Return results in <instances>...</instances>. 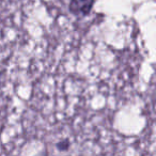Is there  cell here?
I'll return each mask as SVG.
<instances>
[{
    "label": "cell",
    "instance_id": "1",
    "mask_svg": "<svg viewBox=\"0 0 156 156\" xmlns=\"http://www.w3.org/2000/svg\"><path fill=\"white\" fill-rule=\"evenodd\" d=\"M93 0H73L71 9L74 12H85L87 13L91 8Z\"/></svg>",
    "mask_w": 156,
    "mask_h": 156
},
{
    "label": "cell",
    "instance_id": "2",
    "mask_svg": "<svg viewBox=\"0 0 156 156\" xmlns=\"http://www.w3.org/2000/svg\"><path fill=\"white\" fill-rule=\"evenodd\" d=\"M3 3H5V0H0V11H1V12H3L2 11V5H3Z\"/></svg>",
    "mask_w": 156,
    "mask_h": 156
}]
</instances>
